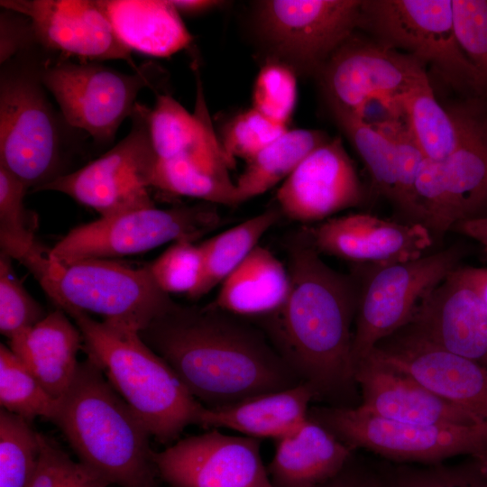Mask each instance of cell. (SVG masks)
Returning <instances> with one entry per match:
<instances>
[{"label": "cell", "instance_id": "cell-45", "mask_svg": "<svg viewBox=\"0 0 487 487\" xmlns=\"http://www.w3.org/2000/svg\"><path fill=\"white\" fill-rule=\"evenodd\" d=\"M38 44L31 19L21 13L1 7L0 64Z\"/></svg>", "mask_w": 487, "mask_h": 487}, {"label": "cell", "instance_id": "cell-36", "mask_svg": "<svg viewBox=\"0 0 487 487\" xmlns=\"http://www.w3.org/2000/svg\"><path fill=\"white\" fill-rule=\"evenodd\" d=\"M40 452L38 432L30 422L0 411V487H28Z\"/></svg>", "mask_w": 487, "mask_h": 487}, {"label": "cell", "instance_id": "cell-41", "mask_svg": "<svg viewBox=\"0 0 487 487\" xmlns=\"http://www.w3.org/2000/svg\"><path fill=\"white\" fill-rule=\"evenodd\" d=\"M391 142L398 171V209L413 222L414 188L419 167L425 155L399 114H391L372 123Z\"/></svg>", "mask_w": 487, "mask_h": 487}, {"label": "cell", "instance_id": "cell-39", "mask_svg": "<svg viewBox=\"0 0 487 487\" xmlns=\"http://www.w3.org/2000/svg\"><path fill=\"white\" fill-rule=\"evenodd\" d=\"M385 487H487V474L471 457L464 464H400L381 476Z\"/></svg>", "mask_w": 487, "mask_h": 487}, {"label": "cell", "instance_id": "cell-33", "mask_svg": "<svg viewBox=\"0 0 487 487\" xmlns=\"http://www.w3.org/2000/svg\"><path fill=\"white\" fill-rule=\"evenodd\" d=\"M198 79L197 103L193 114L168 94H156L151 108L149 130L152 148L158 159L179 157L189 151L198 140L207 112Z\"/></svg>", "mask_w": 487, "mask_h": 487}, {"label": "cell", "instance_id": "cell-14", "mask_svg": "<svg viewBox=\"0 0 487 487\" xmlns=\"http://www.w3.org/2000/svg\"><path fill=\"white\" fill-rule=\"evenodd\" d=\"M151 108L137 102L128 134L83 167L58 178L39 191L63 193L100 216L155 206L150 188L157 156L152 148Z\"/></svg>", "mask_w": 487, "mask_h": 487}, {"label": "cell", "instance_id": "cell-26", "mask_svg": "<svg viewBox=\"0 0 487 487\" xmlns=\"http://www.w3.org/2000/svg\"><path fill=\"white\" fill-rule=\"evenodd\" d=\"M121 42L131 51L170 57L193 37L170 0H98Z\"/></svg>", "mask_w": 487, "mask_h": 487}, {"label": "cell", "instance_id": "cell-32", "mask_svg": "<svg viewBox=\"0 0 487 487\" xmlns=\"http://www.w3.org/2000/svg\"><path fill=\"white\" fill-rule=\"evenodd\" d=\"M328 107L335 124L365 165L376 191L397 207L398 171L391 142L365 116L335 105Z\"/></svg>", "mask_w": 487, "mask_h": 487}, {"label": "cell", "instance_id": "cell-8", "mask_svg": "<svg viewBox=\"0 0 487 487\" xmlns=\"http://www.w3.org/2000/svg\"><path fill=\"white\" fill-rule=\"evenodd\" d=\"M160 74L152 62L127 74L100 62H73L52 56L41 78L66 123L105 145L113 142L123 121L131 117L140 91L153 88Z\"/></svg>", "mask_w": 487, "mask_h": 487}, {"label": "cell", "instance_id": "cell-9", "mask_svg": "<svg viewBox=\"0 0 487 487\" xmlns=\"http://www.w3.org/2000/svg\"><path fill=\"white\" fill-rule=\"evenodd\" d=\"M477 98L460 142L446 158L425 157L415 182L413 222L442 234L487 216V109Z\"/></svg>", "mask_w": 487, "mask_h": 487}, {"label": "cell", "instance_id": "cell-1", "mask_svg": "<svg viewBox=\"0 0 487 487\" xmlns=\"http://www.w3.org/2000/svg\"><path fill=\"white\" fill-rule=\"evenodd\" d=\"M139 334L206 408L301 382L260 327L211 304L175 302Z\"/></svg>", "mask_w": 487, "mask_h": 487}, {"label": "cell", "instance_id": "cell-2", "mask_svg": "<svg viewBox=\"0 0 487 487\" xmlns=\"http://www.w3.org/2000/svg\"><path fill=\"white\" fill-rule=\"evenodd\" d=\"M289 290L259 327L315 399L352 396L356 382L352 345L358 285L328 266L308 231L288 247Z\"/></svg>", "mask_w": 487, "mask_h": 487}, {"label": "cell", "instance_id": "cell-50", "mask_svg": "<svg viewBox=\"0 0 487 487\" xmlns=\"http://www.w3.org/2000/svg\"><path fill=\"white\" fill-rule=\"evenodd\" d=\"M470 457H472L479 468L487 474V450L478 455Z\"/></svg>", "mask_w": 487, "mask_h": 487}, {"label": "cell", "instance_id": "cell-4", "mask_svg": "<svg viewBox=\"0 0 487 487\" xmlns=\"http://www.w3.org/2000/svg\"><path fill=\"white\" fill-rule=\"evenodd\" d=\"M83 337V349L161 444L199 425L204 406L170 366L141 338L139 332L97 321L84 311L64 308Z\"/></svg>", "mask_w": 487, "mask_h": 487}, {"label": "cell", "instance_id": "cell-43", "mask_svg": "<svg viewBox=\"0 0 487 487\" xmlns=\"http://www.w3.org/2000/svg\"><path fill=\"white\" fill-rule=\"evenodd\" d=\"M456 41L482 79L487 96V0H452Z\"/></svg>", "mask_w": 487, "mask_h": 487}, {"label": "cell", "instance_id": "cell-46", "mask_svg": "<svg viewBox=\"0 0 487 487\" xmlns=\"http://www.w3.org/2000/svg\"><path fill=\"white\" fill-rule=\"evenodd\" d=\"M316 487H385L381 476L360 466L354 455L334 477Z\"/></svg>", "mask_w": 487, "mask_h": 487}, {"label": "cell", "instance_id": "cell-17", "mask_svg": "<svg viewBox=\"0 0 487 487\" xmlns=\"http://www.w3.org/2000/svg\"><path fill=\"white\" fill-rule=\"evenodd\" d=\"M414 378L487 425V366L436 345L411 324L369 354Z\"/></svg>", "mask_w": 487, "mask_h": 487}, {"label": "cell", "instance_id": "cell-47", "mask_svg": "<svg viewBox=\"0 0 487 487\" xmlns=\"http://www.w3.org/2000/svg\"><path fill=\"white\" fill-rule=\"evenodd\" d=\"M455 273L472 287L487 305V268L458 266Z\"/></svg>", "mask_w": 487, "mask_h": 487}, {"label": "cell", "instance_id": "cell-7", "mask_svg": "<svg viewBox=\"0 0 487 487\" xmlns=\"http://www.w3.org/2000/svg\"><path fill=\"white\" fill-rule=\"evenodd\" d=\"M41 287L58 308L91 312L139 333L175 303L157 286L148 265L132 268L109 259L51 260Z\"/></svg>", "mask_w": 487, "mask_h": 487}, {"label": "cell", "instance_id": "cell-3", "mask_svg": "<svg viewBox=\"0 0 487 487\" xmlns=\"http://www.w3.org/2000/svg\"><path fill=\"white\" fill-rule=\"evenodd\" d=\"M51 422L61 430L79 462L110 484L159 487L152 436L90 359L78 363Z\"/></svg>", "mask_w": 487, "mask_h": 487}, {"label": "cell", "instance_id": "cell-37", "mask_svg": "<svg viewBox=\"0 0 487 487\" xmlns=\"http://www.w3.org/2000/svg\"><path fill=\"white\" fill-rule=\"evenodd\" d=\"M40 452L28 487H107L110 482L81 462H75L53 441L38 433Z\"/></svg>", "mask_w": 487, "mask_h": 487}, {"label": "cell", "instance_id": "cell-48", "mask_svg": "<svg viewBox=\"0 0 487 487\" xmlns=\"http://www.w3.org/2000/svg\"><path fill=\"white\" fill-rule=\"evenodd\" d=\"M452 230L476 241L487 250V216L462 221Z\"/></svg>", "mask_w": 487, "mask_h": 487}, {"label": "cell", "instance_id": "cell-22", "mask_svg": "<svg viewBox=\"0 0 487 487\" xmlns=\"http://www.w3.org/2000/svg\"><path fill=\"white\" fill-rule=\"evenodd\" d=\"M409 324L436 345L487 366V305L455 270Z\"/></svg>", "mask_w": 487, "mask_h": 487}, {"label": "cell", "instance_id": "cell-28", "mask_svg": "<svg viewBox=\"0 0 487 487\" xmlns=\"http://www.w3.org/2000/svg\"><path fill=\"white\" fill-rule=\"evenodd\" d=\"M475 99L444 106L437 101L426 75L394 102L425 157L441 161L458 145Z\"/></svg>", "mask_w": 487, "mask_h": 487}, {"label": "cell", "instance_id": "cell-19", "mask_svg": "<svg viewBox=\"0 0 487 487\" xmlns=\"http://www.w3.org/2000/svg\"><path fill=\"white\" fill-rule=\"evenodd\" d=\"M363 198L354 161L338 136L313 150L281 183L279 209L292 221L321 223Z\"/></svg>", "mask_w": 487, "mask_h": 487}, {"label": "cell", "instance_id": "cell-38", "mask_svg": "<svg viewBox=\"0 0 487 487\" xmlns=\"http://www.w3.org/2000/svg\"><path fill=\"white\" fill-rule=\"evenodd\" d=\"M297 74L289 66L269 60L260 69L253 89V108L288 126L297 102Z\"/></svg>", "mask_w": 487, "mask_h": 487}, {"label": "cell", "instance_id": "cell-49", "mask_svg": "<svg viewBox=\"0 0 487 487\" xmlns=\"http://www.w3.org/2000/svg\"><path fill=\"white\" fill-rule=\"evenodd\" d=\"M175 9L181 15H197L211 11L224 4L216 0H170Z\"/></svg>", "mask_w": 487, "mask_h": 487}, {"label": "cell", "instance_id": "cell-11", "mask_svg": "<svg viewBox=\"0 0 487 487\" xmlns=\"http://www.w3.org/2000/svg\"><path fill=\"white\" fill-rule=\"evenodd\" d=\"M210 203L161 209L155 206L126 211L70 230L51 250L59 263L109 259L150 251L167 243L195 242L220 224Z\"/></svg>", "mask_w": 487, "mask_h": 487}, {"label": "cell", "instance_id": "cell-44", "mask_svg": "<svg viewBox=\"0 0 487 487\" xmlns=\"http://www.w3.org/2000/svg\"><path fill=\"white\" fill-rule=\"evenodd\" d=\"M288 129L251 107L228 123L221 145L233 162L234 157L248 161Z\"/></svg>", "mask_w": 487, "mask_h": 487}, {"label": "cell", "instance_id": "cell-12", "mask_svg": "<svg viewBox=\"0 0 487 487\" xmlns=\"http://www.w3.org/2000/svg\"><path fill=\"white\" fill-rule=\"evenodd\" d=\"M363 0L257 2L255 25L271 54L296 74L315 76L330 56L359 31Z\"/></svg>", "mask_w": 487, "mask_h": 487}, {"label": "cell", "instance_id": "cell-27", "mask_svg": "<svg viewBox=\"0 0 487 487\" xmlns=\"http://www.w3.org/2000/svg\"><path fill=\"white\" fill-rule=\"evenodd\" d=\"M289 290V274L270 250L257 245L222 281L212 306L243 317L279 309Z\"/></svg>", "mask_w": 487, "mask_h": 487}, {"label": "cell", "instance_id": "cell-23", "mask_svg": "<svg viewBox=\"0 0 487 487\" xmlns=\"http://www.w3.org/2000/svg\"><path fill=\"white\" fill-rule=\"evenodd\" d=\"M83 337L78 327L57 308L32 327L9 339V348L45 391L59 400L70 385Z\"/></svg>", "mask_w": 487, "mask_h": 487}, {"label": "cell", "instance_id": "cell-6", "mask_svg": "<svg viewBox=\"0 0 487 487\" xmlns=\"http://www.w3.org/2000/svg\"><path fill=\"white\" fill-rule=\"evenodd\" d=\"M359 30L429 67L455 91L487 97L479 73L456 41L452 0H363Z\"/></svg>", "mask_w": 487, "mask_h": 487}, {"label": "cell", "instance_id": "cell-18", "mask_svg": "<svg viewBox=\"0 0 487 487\" xmlns=\"http://www.w3.org/2000/svg\"><path fill=\"white\" fill-rule=\"evenodd\" d=\"M0 5L28 16L38 43L54 56L91 62L122 60L138 68L98 0H1Z\"/></svg>", "mask_w": 487, "mask_h": 487}, {"label": "cell", "instance_id": "cell-30", "mask_svg": "<svg viewBox=\"0 0 487 487\" xmlns=\"http://www.w3.org/2000/svg\"><path fill=\"white\" fill-rule=\"evenodd\" d=\"M27 190L18 178L0 166L1 253L25 266L41 286L51 264V250L35 238L32 213L24 206Z\"/></svg>", "mask_w": 487, "mask_h": 487}, {"label": "cell", "instance_id": "cell-15", "mask_svg": "<svg viewBox=\"0 0 487 487\" xmlns=\"http://www.w3.org/2000/svg\"><path fill=\"white\" fill-rule=\"evenodd\" d=\"M427 75L415 58L354 33L330 56L317 76L327 105L364 116L373 100L387 105Z\"/></svg>", "mask_w": 487, "mask_h": 487}, {"label": "cell", "instance_id": "cell-5", "mask_svg": "<svg viewBox=\"0 0 487 487\" xmlns=\"http://www.w3.org/2000/svg\"><path fill=\"white\" fill-rule=\"evenodd\" d=\"M52 56L38 44L0 69V166L34 192L69 172V133L78 131L47 96L41 76Z\"/></svg>", "mask_w": 487, "mask_h": 487}, {"label": "cell", "instance_id": "cell-34", "mask_svg": "<svg viewBox=\"0 0 487 487\" xmlns=\"http://www.w3.org/2000/svg\"><path fill=\"white\" fill-rule=\"evenodd\" d=\"M152 188L204 200L210 204L237 205L235 182L183 157L157 160Z\"/></svg>", "mask_w": 487, "mask_h": 487}, {"label": "cell", "instance_id": "cell-42", "mask_svg": "<svg viewBox=\"0 0 487 487\" xmlns=\"http://www.w3.org/2000/svg\"><path fill=\"white\" fill-rule=\"evenodd\" d=\"M45 313L15 276L11 258L0 254V332L9 339L32 327Z\"/></svg>", "mask_w": 487, "mask_h": 487}, {"label": "cell", "instance_id": "cell-20", "mask_svg": "<svg viewBox=\"0 0 487 487\" xmlns=\"http://www.w3.org/2000/svg\"><path fill=\"white\" fill-rule=\"evenodd\" d=\"M307 231L318 253L372 267L420 258L434 243L420 223L367 213L333 216Z\"/></svg>", "mask_w": 487, "mask_h": 487}, {"label": "cell", "instance_id": "cell-24", "mask_svg": "<svg viewBox=\"0 0 487 487\" xmlns=\"http://www.w3.org/2000/svg\"><path fill=\"white\" fill-rule=\"evenodd\" d=\"M354 451L308 418L294 432L275 440L267 472L274 487H316L337 474Z\"/></svg>", "mask_w": 487, "mask_h": 487}, {"label": "cell", "instance_id": "cell-29", "mask_svg": "<svg viewBox=\"0 0 487 487\" xmlns=\"http://www.w3.org/2000/svg\"><path fill=\"white\" fill-rule=\"evenodd\" d=\"M329 138L320 130L288 129L246 161V168L235 182L238 204L282 183L313 150Z\"/></svg>", "mask_w": 487, "mask_h": 487}, {"label": "cell", "instance_id": "cell-40", "mask_svg": "<svg viewBox=\"0 0 487 487\" xmlns=\"http://www.w3.org/2000/svg\"><path fill=\"white\" fill-rule=\"evenodd\" d=\"M157 286L165 293H184L189 299L198 289L203 272L200 244L174 242L152 263L147 264Z\"/></svg>", "mask_w": 487, "mask_h": 487}, {"label": "cell", "instance_id": "cell-25", "mask_svg": "<svg viewBox=\"0 0 487 487\" xmlns=\"http://www.w3.org/2000/svg\"><path fill=\"white\" fill-rule=\"evenodd\" d=\"M314 399L311 387L300 382L232 405L216 409L204 407L198 426L276 440L294 432L308 419L309 403Z\"/></svg>", "mask_w": 487, "mask_h": 487}, {"label": "cell", "instance_id": "cell-31", "mask_svg": "<svg viewBox=\"0 0 487 487\" xmlns=\"http://www.w3.org/2000/svg\"><path fill=\"white\" fill-rule=\"evenodd\" d=\"M280 216L279 207L269 208L203 242L202 278L190 299H199L219 286L259 245L261 238L278 223Z\"/></svg>", "mask_w": 487, "mask_h": 487}, {"label": "cell", "instance_id": "cell-35", "mask_svg": "<svg viewBox=\"0 0 487 487\" xmlns=\"http://www.w3.org/2000/svg\"><path fill=\"white\" fill-rule=\"evenodd\" d=\"M58 401L52 398L6 345H0V405L28 422L53 418Z\"/></svg>", "mask_w": 487, "mask_h": 487}, {"label": "cell", "instance_id": "cell-21", "mask_svg": "<svg viewBox=\"0 0 487 487\" xmlns=\"http://www.w3.org/2000/svg\"><path fill=\"white\" fill-rule=\"evenodd\" d=\"M354 378L362 393L359 406L372 415L420 425L483 424L472 413L438 396L414 378L372 356L357 364Z\"/></svg>", "mask_w": 487, "mask_h": 487}, {"label": "cell", "instance_id": "cell-16", "mask_svg": "<svg viewBox=\"0 0 487 487\" xmlns=\"http://www.w3.org/2000/svg\"><path fill=\"white\" fill-rule=\"evenodd\" d=\"M169 487H274L261 456V439L211 428L155 453Z\"/></svg>", "mask_w": 487, "mask_h": 487}, {"label": "cell", "instance_id": "cell-13", "mask_svg": "<svg viewBox=\"0 0 487 487\" xmlns=\"http://www.w3.org/2000/svg\"><path fill=\"white\" fill-rule=\"evenodd\" d=\"M461 251L450 247L420 258L367 266L358 286L352 355L355 368L386 337L413 319L425 298L459 265Z\"/></svg>", "mask_w": 487, "mask_h": 487}, {"label": "cell", "instance_id": "cell-10", "mask_svg": "<svg viewBox=\"0 0 487 487\" xmlns=\"http://www.w3.org/2000/svg\"><path fill=\"white\" fill-rule=\"evenodd\" d=\"M308 418L353 450L362 448L400 463H441L487 450V426H433L400 422L357 407L310 408Z\"/></svg>", "mask_w": 487, "mask_h": 487}]
</instances>
